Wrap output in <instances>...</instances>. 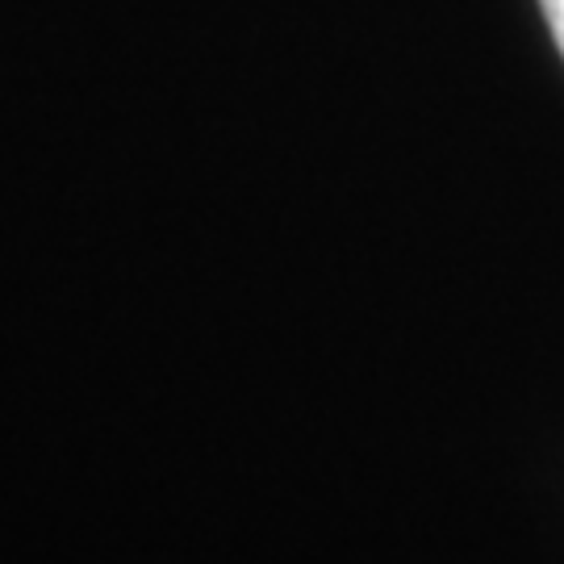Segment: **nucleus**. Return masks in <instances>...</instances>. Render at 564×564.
Returning <instances> with one entry per match:
<instances>
[{
    "label": "nucleus",
    "mask_w": 564,
    "mask_h": 564,
    "mask_svg": "<svg viewBox=\"0 0 564 564\" xmlns=\"http://www.w3.org/2000/svg\"><path fill=\"white\" fill-rule=\"evenodd\" d=\"M544 4V18L547 25H552V39H556V46H561L564 55V0H540Z\"/></svg>",
    "instance_id": "f257e3e1"
}]
</instances>
